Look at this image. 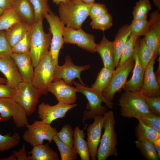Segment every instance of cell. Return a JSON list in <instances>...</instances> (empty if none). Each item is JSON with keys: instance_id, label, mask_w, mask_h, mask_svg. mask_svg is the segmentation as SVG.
<instances>
[{"instance_id": "obj_1", "label": "cell", "mask_w": 160, "mask_h": 160, "mask_svg": "<svg viewBox=\"0 0 160 160\" xmlns=\"http://www.w3.org/2000/svg\"><path fill=\"white\" fill-rule=\"evenodd\" d=\"M92 4L82 0H69L67 3H61L59 4V17L66 26L75 29L80 28L89 16Z\"/></svg>"}, {"instance_id": "obj_2", "label": "cell", "mask_w": 160, "mask_h": 160, "mask_svg": "<svg viewBox=\"0 0 160 160\" xmlns=\"http://www.w3.org/2000/svg\"><path fill=\"white\" fill-rule=\"evenodd\" d=\"M103 128L104 132L100 141L97 149L96 159L105 160L111 156H117L116 148L117 144L116 133L115 130L116 121L113 111H107L103 115Z\"/></svg>"}, {"instance_id": "obj_3", "label": "cell", "mask_w": 160, "mask_h": 160, "mask_svg": "<svg viewBox=\"0 0 160 160\" xmlns=\"http://www.w3.org/2000/svg\"><path fill=\"white\" fill-rule=\"evenodd\" d=\"M120 114L129 119L138 120L143 115L151 113L148 110L145 97L140 92L125 91L118 100Z\"/></svg>"}, {"instance_id": "obj_4", "label": "cell", "mask_w": 160, "mask_h": 160, "mask_svg": "<svg viewBox=\"0 0 160 160\" xmlns=\"http://www.w3.org/2000/svg\"><path fill=\"white\" fill-rule=\"evenodd\" d=\"M34 68L31 83L43 95H47L56 68L49 50H47L44 54Z\"/></svg>"}, {"instance_id": "obj_5", "label": "cell", "mask_w": 160, "mask_h": 160, "mask_svg": "<svg viewBox=\"0 0 160 160\" xmlns=\"http://www.w3.org/2000/svg\"><path fill=\"white\" fill-rule=\"evenodd\" d=\"M43 17L31 26L30 53L35 68L44 54L48 50L51 39L50 33H46L43 28Z\"/></svg>"}, {"instance_id": "obj_6", "label": "cell", "mask_w": 160, "mask_h": 160, "mask_svg": "<svg viewBox=\"0 0 160 160\" xmlns=\"http://www.w3.org/2000/svg\"><path fill=\"white\" fill-rule=\"evenodd\" d=\"M15 90L13 99L24 109L27 116H31L35 112L42 93L31 82L23 81Z\"/></svg>"}, {"instance_id": "obj_7", "label": "cell", "mask_w": 160, "mask_h": 160, "mask_svg": "<svg viewBox=\"0 0 160 160\" xmlns=\"http://www.w3.org/2000/svg\"><path fill=\"white\" fill-rule=\"evenodd\" d=\"M25 127L27 129L23 134V138L32 146L43 144L44 140L51 143L57 132L55 128L41 120H35Z\"/></svg>"}, {"instance_id": "obj_8", "label": "cell", "mask_w": 160, "mask_h": 160, "mask_svg": "<svg viewBox=\"0 0 160 160\" xmlns=\"http://www.w3.org/2000/svg\"><path fill=\"white\" fill-rule=\"evenodd\" d=\"M43 17L46 19L49 25V31L51 35L49 51L54 65L56 68L58 65L59 52L64 43L63 31L65 24L51 11L44 14Z\"/></svg>"}, {"instance_id": "obj_9", "label": "cell", "mask_w": 160, "mask_h": 160, "mask_svg": "<svg viewBox=\"0 0 160 160\" xmlns=\"http://www.w3.org/2000/svg\"><path fill=\"white\" fill-rule=\"evenodd\" d=\"M134 64L133 57L114 70L109 84L102 92L103 95L106 99L113 102L115 94L123 89Z\"/></svg>"}, {"instance_id": "obj_10", "label": "cell", "mask_w": 160, "mask_h": 160, "mask_svg": "<svg viewBox=\"0 0 160 160\" xmlns=\"http://www.w3.org/2000/svg\"><path fill=\"white\" fill-rule=\"evenodd\" d=\"M27 116L24 109L13 98H0V122L12 118L16 127L20 128L28 124Z\"/></svg>"}, {"instance_id": "obj_11", "label": "cell", "mask_w": 160, "mask_h": 160, "mask_svg": "<svg viewBox=\"0 0 160 160\" xmlns=\"http://www.w3.org/2000/svg\"><path fill=\"white\" fill-rule=\"evenodd\" d=\"M64 43L76 44L78 47L92 53H95L97 44L94 35L84 32L81 28L75 29L65 26L63 31Z\"/></svg>"}, {"instance_id": "obj_12", "label": "cell", "mask_w": 160, "mask_h": 160, "mask_svg": "<svg viewBox=\"0 0 160 160\" xmlns=\"http://www.w3.org/2000/svg\"><path fill=\"white\" fill-rule=\"evenodd\" d=\"M65 60L63 65H58L57 67L53 82L62 79L67 84L71 86L75 79L77 78L81 84L86 86L81 80L80 75L82 71L90 68V65H76L73 64L69 55L65 56Z\"/></svg>"}, {"instance_id": "obj_13", "label": "cell", "mask_w": 160, "mask_h": 160, "mask_svg": "<svg viewBox=\"0 0 160 160\" xmlns=\"http://www.w3.org/2000/svg\"><path fill=\"white\" fill-rule=\"evenodd\" d=\"M77 106L76 103L68 104L59 102L51 106L43 102L38 107V117L44 122L51 124L55 120L65 117L68 111Z\"/></svg>"}, {"instance_id": "obj_14", "label": "cell", "mask_w": 160, "mask_h": 160, "mask_svg": "<svg viewBox=\"0 0 160 160\" xmlns=\"http://www.w3.org/2000/svg\"><path fill=\"white\" fill-rule=\"evenodd\" d=\"M77 92L83 94L88 100L86 105L87 110H93L101 107L102 102L104 103L107 106L111 109L113 108L114 103L106 99L102 92L91 87L89 88L83 85L74 81L73 82Z\"/></svg>"}, {"instance_id": "obj_15", "label": "cell", "mask_w": 160, "mask_h": 160, "mask_svg": "<svg viewBox=\"0 0 160 160\" xmlns=\"http://www.w3.org/2000/svg\"><path fill=\"white\" fill-rule=\"evenodd\" d=\"M93 122L87 128V143L90 156L92 160H95L97 148L100 140L103 128L104 117L103 116H96Z\"/></svg>"}, {"instance_id": "obj_16", "label": "cell", "mask_w": 160, "mask_h": 160, "mask_svg": "<svg viewBox=\"0 0 160 160\" xmlns=\"http://www.w3.org/2000/svg\"><path fill=\"white\" fill-rule=\"evenodd\" d=\"M59 102L71 104L77 100V92L75 87L66 84L62 79L52 82L48 89Z\"/></svg>"}, {"instance_id": "obj_17", "label": "cell", "mask_w": 160, "mask_h": 160, "mask_svg": "<svg viewBox=\"0 0 160 160\" xmlns=\"http://www.w3.org/2000/svg\"><path fill=\"white\" fill-rule=\"evenodd\" d=\"M156 58L153 57L146 67L142 88L140 92L145 97L160 96V84L154 71Z\"/></svg>"}, {"instance_id": "obj_18", "label": "cell", "mask_w": 160, "mask_h": 160, "mask_svg": "<svg viewBox=\"0 0 160 160\" xmlns=\"http://www.w3.org/2000/svg\"><path fill=\"white\" fill-rule=\"evenodd\" d=\"M138 39L136 45L133 57L135 64L131 78L126 82L123 89L124 91L139 92L141 90L145 69L141 64L138 56Z\"/></svg>"}, {"instance_id": "obj_19", "label": "cell", "mask_w": 160, "mask_h": 160, "mask_svg": "<svg viewBox=\"0 0 160 160\" xmlns=\"http://www.w3.org/2000/svg\"><path fill=\"white\" fill-rule=\"evenodd\" d=\"M0 71L4 75L7 82L6 84L15 89L23 81L22 78L11 56L0 58Z\"/></svg>"}, {"instance_id": "obj_20", "label": "cell", "mask_w": 160, "mask_h": 160, "mask_svg": "<svg viewBox=\"0 0 160 160\" xmlns=\"http://www.w3.org/2000/svg\"><path fill=\"white\" fill-rule=\"evenodd\" d=\"M11 56L22 78L23 81L31 82L34 72L30 53H12Z\"/></svg>"}, {"instance_id": "obj_21", "label": "cell", "mask_w": 160, "mask_h": 160, "mask_svg": "<svg viewBox=\"0 0 160 160\" xmlns=\"http://www.w3.org/2000/svg\"><path fill=\"white\" fill-rule=\"evenodd\" d=\"M131 33L130 25L126 24L119 28L115 35L114 40L112 41L115 68L119 65L125 45Z\"/></svg>"}, {"instance_id": "obj_22", "label": "cell", "mask_w": 160, "mask_h": 160, "mask_svg": "<svg viewBox=\"0 0 160 160\" xmlns=\"http://www.w3.org/2000/svg\"><path fill=\"white\" fill-rule=\"evenodd\" d=\"M12 8L22 21L30 26L36 22L34 10L30 0H15Z\"/></svg>"}, {"instance_id": "obj_23", "label": "cell", "mask_w": 160, "mask_h": 160, "mask_svg": "<svg viewBox=\"0 0 160 160\" xmlns=\"http://www.w3.org/2000/svg\"><path fill=\"white\" fill-rule=\"evenodd\" d=\"M96 52L100 55L105 67L115 70L112 41L108 40L103 34L100 42L97 44Z\"/></svg>"}, {"instance_id": "obj_24", "label": "cell", "mask_w": 160, "mask_h": 160, "mask_svg": "<svg viewBox=\"0 0 160 160\" xmlns=\"http://www.w3.org/2000/svg\"><path fill=\"white\" fill-rule=\"evenodd\" d=\"M31 26L22 20L5 31L6 37L12 48L29 31Z\"/></svg>"}, {"instance_id": "obj_25", "label": "cell", "mask_w": 160, "mask_h": 160, "mask_svg": "<svg viewBox=\"0 0 160 160\" xmlns=\"http://www.w3.org/2000/svg\"><path fill=\"white\" fill-rule=\"evenodd\" d=\"M32 150L28 153L29 160H59L56 152L52 149L47 143L33 146Z\"/></svg>"}, {"instance_id": "obj_26", "label": "cell", "mask_w": 160, "mask_h": 160, "mask_svg": "<svg viewBox=\"0 0 160 160\" xmlns=\"http://www.w3.org/2000/svg\"><path fill=\"white\" fill-rule=\"evenodd\" d=\"M84 129L78 126L74 130L73 146L81 160H89L90 156L87 141L85 140Z\"/></svg>"}, {"instance_id": "obj_27", "label": "cell", "mask_w": 160, "mask_h": 160, "mask_svg": "<svg viewBox=\"0 0 160 160\" xmlns=\"http://www.w3.org/2000/svg\"><path fill=\"white\" fill-rule=\"evenodd\" d=\"M138 123L135 129V135L138 140H145L153 143L160 138V132L156 129L145 124L141 120Z\"/></svg>"}, {"instance_id": "obj_28", "label": "cell", "mask_w": 160, "mask_h": 160, "mask_svg": "<svg viewBox=\"0 0 160 160\" xmlns=\"http://www.w3.org/2000/svg\"><path fill=\"white\" fill-rule=\"evenodd\" d=\"M136 147L141 154L147 160H159L158 153L154 146L153 143L142 140H137L135 141Z\"/></svg>"}, {"instance_id": "obj_29", "label": "cell", "mask_w": 160, "mask_h": 160, "mask_svg": "<svg viewBox=\"0 0 160 160\" xmlns=\"http://www.w3.org/2000/svg\"><path fill=\"white\" fill-rule=\"evenodd\" d=\"M145 42L157 58L160 53V33L150 27L144 36Z\"/></svg>"}, {"instance_id": "obj_30", "label": "cell", "mask_w": 160, "mask_h": 160, "mask_svg": "<svg viewBox=\"0 0 160 160\" xmlns=\"http://www.w3.org/2000/svg\"><path fill=\"white\" fill-rule=\"evenodd\" d=\"M114 70L103 67L91 87L102 92L109 84Z\"/></svg>"}, {"instance_id": "obj_31", "label": "cell", "mask_w": 160, "mask_h": 160, "mask_svg": "<svg viewBox=\"0 0 160 160\" xmlns=\"http://www.w3.org/2000/svg\"><path fill=\"white\" fill-rule=\"evenodd\" d=\"M21 20L20 17L12 8L5 10L0 16V31L9 29Z\"/></svg>"}, {"instance_id": "obj_32", "label": "cell", "mask_w": 160, "mask_h": 160, "mask_svg": "<svg viewBox=\"0 0 160 160\" xmlns=\"http://www.w3.org/2000/svg\"><path fill=\"white\" fill-rule=\"evenodd\" d=\"M20 138V135L17 132L12 135L11 133L4 135L0 134V154L17 146Z\"/></svg>"}, {"instance_id": "obj_33", "label": "cell", "mask_w": 160, "mask_h": 160, "mask_svg": "<svg viewBox=\"0 0 160 160\" xmlns=\"http://www.w3.org/2000/svg\"><path fill=\"white\" fill-rule=\"evenodd\" d=\"M59 150L61 160H76L77 154L74 147H70L62 141L56 135L53 139Z\"/></svg>"}, {"instance_id": "obj_34", "label": "cell", "mask_w": 160, "mask_h": 160, "mask_svg": "<svg viewBox=\"0 0 160 160\" xmlns=\"http://www.w3.org/2000/svg\"><path fill=\"white\" fill-rule=\"evenodd\" d=\"M138 39L139 37L132 33L129 35L123 49L119 65L123 64L129 59L133 57L136 45Z\"/></svg>"}, {"instance_id": "obj_35", "label": "cell", "mask_w": 160, "mask_h": 160, "mask_svg": "<svg viewBox=\"0 0 160 160\" xmlns=\"http://www.w3.org/2000/svg\"><path fill=\"white\" fill-rule=\"evenodd\" d=\"M138 53L140 61L145 69L152 58L155 57L152 51L146 45L143 38L139 40Z\"/></svg>"}, {"instance_id": "obj_36", "label": "cell", "mask_w": 160, "mask_h": 160, "mask_svg": "<svg viewBox=\"0 0 160 160\" xmlns=\"http://www.w3.org/2000/svg\"><path fill=\"white\" fill-rule=\"evenodd\" d=\"M90 25L93 29L104 31L110 28L113 25V18L108 12L92 19Z\"/></svg>"}, {"instance_id": "obj_37", "label": "cell", "mask_w": 160, "mask_h": 160, "mask_svg": "<svg viewBox=\"0 0 160 160\" xmlns=\"http://www.w3.org/2000/svg\"><path fill=\"white\" fill-rule=\"evenodd\" d=\"M152 5L149 0H139L135 4L132 12L133 20H137L147 17Z\"/></svg>"}, {"instance_id": "obj_38", "label": "cell", "mask_w": 160, "mask_h": 160, "mask_svg": "<svg viewBox=\"0 0 160 160\" xmlns=\"http://www.w3.org/2000/svg\"><path fill=\"white\" fill-rule=\"evenodd\" d=\"M129 25L131 33L138 37L144 36L150 27L147 17L137 20H133Z\"/></svg>"}, {"instance_id": "obj_39", "label": "cell", "mask_w": 160, "mask_h": 160, "mask_svg": "<svg viewBox=\"0 0 160 160\" xmlns=\"http://www.w3.org/2000/svg\"><path fill=\"white\" fill-rule=\"evenodd\" d=\"M74 130L68 124L64 125L61 130L57 132L56 135L63 143L70 147L73 146Z\"/></svg>"}, {"instance_id": "obj_40", "label": "cell", "mask_w": 160, "mask_h": 160, "mask_svg": "<svg viewBox=\"0 0 160 160\" xmlns=\"http://www.w3.org/2000/svg\"><path fill=\"white\" fill-rule=\"evenodd\" d=\"M31 29L22 39L12 48V53H30Z\"/></svg>"}, {"instance_id": "obj_41", "label": "cell", "mask_w": 160, "mask_h": 160, "mask_svg": "<svg viewBox=\"0 0 160 160\" xmlns=\"http://www.w3.org/2000/svg\"><path fill=\"white\" fill-rule=\"evenodd\" d=\"M48 0H30L34 10L36 21L51 11L48 4Z\"/></svg>"}, {"instance_id": "obj_42", "label": "cell", "mask_w": 160, "mask_h": 160, "mask_svg": "<svg viewBox=\"0 0 160 160\" xmlns=\"http://www.w3.org/2000/svg\"><path fill=\"white\" fill-rule=\"evenodd\" d=\"M139 120L160 132V115L150 113L143 115Z\"/></svg>"}, {"instance_id": "obj_43", "label": "cell", "mask_w": 160, "mask_h": 160, "mask_svg": "<svg viewBox=\"0 0 160 160\" xmlns=\"http://www.w3.org/2000/svg\"><path fill=\"white\" fill-rule=\"evenodd\" d=\"M12 52V47L5 35V31H0V58L11 56Z\"/></svg>"}, {"instance_id": "obj_44", "label": "cell", "mask_w": 160, "mask_h": 160, "mask_svg": "<svg viewBox=\"0 0 160 160\" xmlns=\"http://www.w3.org/2000/svg\"><path fill=\"white\" fill-rule=\"evenodd\" d=\"M145 98L149 111L160 115V96Z\"/></svg>"}, {"instance_id": "obj_45", "label": "cell", "mask_w": 160, "mask_h": 160, "mask_svg": "<svg viewBox=\"0 0 160 160\" xmlns=\"http://www.w3.org/2000/svg\"><path fill=\"white\" fill-rule=\"evenodd\" d=\"M108 12V9L105 4L94 2L90 8L89 16L92 19Z\"/></svg>"}, {"instance_id": "obj_46", "label": "cell", "mask_w": 160, "mask_h": 160, "mask_svg": "<svg viewBox=\"0 0 160 160\" xmlns=\"http://www.w3.org/2000/svg\"><path fill=\"white\" fill-rule=\"evenodd\" d=\"M107 111V107L104 106H102L100 108L93 110H89L87 109L85 110L83 112L82 120L85 121L94 119L97 116H103Z\"/></svg>"}, {"instance_id": "obj_47", "label": "cell", "mask_w": 160, "mask_h": 160, "mask_svg": "<svg viewBox=\"0 0 160 160\" xmlns=\"http://www.w3.org/2000/svg\"><path fill=\"white\" fill-rule=\"evenodd\" d=\"M149 22L150 28L160 33V15L159 10L151 13Z\"/></svg>"}, {"instance_id": "obj_48", "label": "cell", "mask_w": 160, "mask_h": 160, "mask_svg": "<svg viewBox=\"0 0 160 160\" xmlns=\"http://www.w3.org/2000/svg\"><path fill=\"white\" fill-rule=\"evenodd\" d=\"M15 92L13 89L6 84L0 83V98H13Z\"/></svg>"}, {"instance_id": "obj_49", "label": "cell", "mask_w": 160, "mask_h": 160, "mask_svg": "<svg viewBox=\"0 0 160 160\" xmlns=\"http://www.w3.org/2000/svg\"><path fill=\"white\" fill-rule=\"evenodd\" d=\"M12 153L17 158V160H29L26 155L25 145L23 144L21 148L18 151H13Z\"/></svg>"}, {"instance_id": "obj_50", "label": "cell", "mask_w": 160, "mask_h": 160, "mask_svg": "<svg viewBox=\"0 0 160 160\" xmlns=\"http://www.w3.org/2000/svg\"><path fill=\"white\" fill-rule=\"evenodd\" d=\"M15 0H0V8L4 10L12 8Z\"/></svg>"}, {"instance_id": "obj_51", "label": "cell", "mask_w": 160, "mask_h": 160, "mask_svg": "<svg viewBox=\"0 0 160 160\" xmlns=\"http://www.w3.org/2000/svg\"><path fill=\"white\" fill-rule=\"evenodd\" d=\"M154 146L160 158V138L156 139L153 142Z\"/></svg>"}, {"instance_id": "obj_52", "label": "cell", "mask_w": 160, "mask_h": 160, "mask_svg": "<svg viewBox=\"0 0 160 160\" xmlns=\"http://www.w3.org/2000/svg\"><path fill=\"white\" fill-rule=\"evenodd\" d=\"M69 0H53V2L57 5H59L61 3H65L68 2Z\"/></svg>"}, {"instance_id": "obj_53", "label": "cell", "mask_w": 160, "mask_h": 160, "mask_svg": "<svg viewBox=\"0 0 160 160\" xmlns=\"http://www.w3.org/2000/svg\"><path fill=\"white\" fill-rule=\"evenodd\" d=\"M7 80L5 78H3L0 77V83L3 84H6L7 83Z\"/></svg>"}, {"instance_id": "obj_54", "label": "cell", "mask_w": 160, "mask_h": 160, "mask_svg": "<svg viewBox=\"0 0 160 160\" xmlns=\"http://www.w3.org/2000/svg\"><path fill=\"white\" fill-rule=\"evenodd\" d=\"M84 2L88 4H92L94 2L95 0H82Z\"/></svg>"}, {"instance_id": "obj_55", "label": "cell", "mask_w": 160, "mask_h": 160, "mask_svg": "<svg viewBox=\"0 0 160 160\" xmlns=\"http://www.w3.org/2000/svg\"><path fill=\"white\" fill-rule=\"evenodd\" d=\"M5 10L0 8V16L4 12Z\"/></svg>"}]
</instances>
